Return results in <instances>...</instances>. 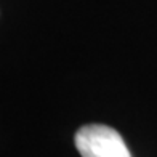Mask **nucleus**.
Segmentation results:
<instances>
[{"mask_svg": "<svg viewBox=\"0 0 157 157\" xmlns=\"http://www.w3.org/2000/svg\"><path fill=\"white\" fill-rule=\"evenodd\" d=\"M75 147L82 157H132L124 138L108 125H85L75 133Z\"/></svg>", "mask_w": 157, "mask_h": 157, "instance_id": "nucleus-1", "label": "nucleus"}]
</instances>
